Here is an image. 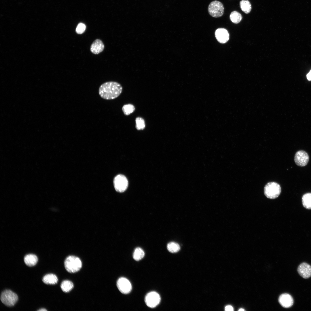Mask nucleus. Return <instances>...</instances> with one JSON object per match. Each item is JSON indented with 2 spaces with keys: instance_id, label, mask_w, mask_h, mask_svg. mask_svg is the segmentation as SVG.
I'll return each mask as SVG.
<instances>
[{
  "instance_id": "f257e3e1",
  "label": "nucleus",
  "mask_w": 311,
  "mask_h": 311,
  "mask_svg": "<svg viewBox=\"0 0 311 311\" xmlns=\"http://www.w3.org/2000/svg\"><path fill=\"white\" fill-rule=\"evenodd\" d=\"M122 88L118 83L115 81L105 82L100 85L98 90L99 94L102 98L111 100L117 97L121 93Z\"/></svg>"
},
{
  "instance_id": "f03ea898",
  "label": "nucleus",
  "mask_w": 311,
  "mask_h": 311,
  "mask_svg": "<svg viewBox=\"0 0 311 311\" xmlns=\"http://www.w3.org/2000/svg\"><path fill=\"white\" fill-rule=\"evenodd\" d=\"M64 264L67 271L70 273H74L78 271L82 266L81 260L78 257L73 256L68 257L65 260Z\"/></svg>"
},
{
  "instance_id": "7ed1b4c3",
  "label": "nucleus",
  "mask_w": 311,
  "mask_h": 311,
  "mask_svg": "<svg viewBox=\"0 0 311 311\" xmlns=\"http://www.w3.org/2000/svg\"><path fill=\"white\" fill-rule=\"evenodd\" d=\"M281 189L280 185L275 182L268 183L264 188L265 195L268 198L273 199L277 198L280 194Z\"/></svg>"
},
{
  "instance_id": "20e7f679",
  "label": "nucleus",
  "mask_w": 311,
  "mask_h": 311,
  "mask_svg": "<svg viewBox=\"0 0 311 311\" xmlns=\"http://www.w3.org/2000/svg\"><path fill=\"white\" fill-rule=\"evenodd\" d=\"M2 302L5 306L11 307L14 306L18 299L17 295L10 290H5L1 293L0 297Z\"/></svg>"
},
{
  "instance_id": "39448f33",
  "label": "nucleus",
  "mask_w": 311,
  "mask_h": 311,
  "mask_svg": "<svg viewBox=\"0 0 311 311\" xmlns=\"http://www.w3.org/2000/svg\"><path fill=\"white\" fill-rule=\"evenodd\" d=\"M209 14L212 17L218 18L222 16L223 14L224 7L223 4L218 1L211 2L208 7Z\"/></svg>"
},
{
  "instance_id": "423d86ee",
  "label": "nucleus",
  "mask_w": 311,
  "mask_h": 311,
  "mask_svg": "<svg viewBox=\"0 0 311 311\" xmlns=\"http://www.w3.org/2000/svg\"><path fill=\"white\" fill-rule=\"evenodd\" d=\"M113 184L116 191L121 193L124 192L127 189L128 182L125 176L122 175H119L114 178Z\"/></svg>"
},
{
  "instance_id": "0eeeda50",
  "label": "nucleus",
  "mask_w": 311,
  "mask_h": 311,
  "mask_svg": "<svg viewBox=\"0 0 311 311\" xmlns=\"http://www.w3.org/2000/svg\"><path fill=\"white\" fill-rule=\"evenodd\" d=\"M160 300V295L155 291L149 292L146 295L145 298V302L146 305L151 308L157 306L159 304Z\"/></svg>"
},
{
  "instance_id": "6e6552de",
  "label": "nucleus",
  "mask_w": 311,
  "mask_h": 311,
  "mask_svg": "<svg viewBox=\"0 0 311 311\" xmlns=\"http://www.w3.org/2000/svg\"><path fill=\"white\" fill-rule=\"evenodd\" d=\"M117 286L119 291L124 294H127L132 290L131 284L129 281L124 277H121L117 280Z\"/></svg>"
},
{
  "instance_id": "1a4fd4ad",
  "label": "nucleus",
  "mask_w": 311,
  "mask_h": 311,
  "mask_svg": "<svg viewBox=\"0 0 311 311\" xmlns=\"http://www.w3.org/2000/svg\"><path fill=\"white\" fill-rule=\"evenodd\" d=\"M309 157L308 153L303 150H300L296 153L294 157V161L298 166H304L308 163Z\"/></svg>"
},
{
  "instance_id": "9d476101",
  "label": "nucleus",
  "mask_w": 311,
  "mask_h": 311,
  "mask_svg": "<svg viewBox=\"0 0 311 311\" xmlns=\"http://www.w3.org/2000/svg\"><path fill=\"white\" fill-rule=\"evenodd\" d=\"M215 35L217 41L221 43H225L229 39L228 32L224 28H220L217 29L215 32Z\"/></svg>"
},
{
  "instance_id": "9b49d317",
  "label": "nucleus",
  "mask_w": 311,
  "mask_h": 311,
  "mask_svg": "<svg viewBox=\"0 0 311 311\" xmlns=\"http://www.w3.org/2000/svg\"><path fill=\"white\" fill-rule=\"evenodd\" d=\"M299 274L303 278H308L311 276V266L306 263L300 264L297 268Z\"/></svg>"
},
{
  "instance_id": "f8f14e48",
  "label": "nucleus",
  "mask_w": 311,
  "mask_h": 311,
  "mask_svg": "<svg viewBox=\"0 0 311 311\" xmlns=\"http://www.w3.org/2000/svg\"><path fill=\"white\" fill-rule=\"evenodd\" d=\"M278 301L282 306L285 308H289L293 305V300L292 297L288 293H284L280 295Z\"/></svg>"
},
{
  "instance_id": "ddd939ff",
  "label": "nucleus",
  "mask_w": 311,
  "mask_h": 311,
  "mask_svg": "<svg viewBox=\"0 0 311 311\" xmlns=\"http://www.w3.org/2000/svg\"><path fill=\"white\" fill-rule=\"evenodd\" d=\"M104 45L102 41L99 39L95 40L91 45L90 50L93 54H98L104 50Z\"/></svg>"
},
{
  "instance_id": "4468645a",
  "label": "nucleus",
  "mask_w": 311,
  "mask_h": 311,
  "mask_svg": "<svg viewBox=\"0 0 311 311\" xmlns=\"http://www.w3.org/2000/svg\"><path fill=\"white\" fill-rule=\"evenodd\" d=\"M38 261L37 257L35 255L29 254L26 255L24 257V261L25 264L30 267L35 265Z\"/></svg>"
},
{
  "instance_id": "2eb2a0df",
  "label": "nucleus",
  "mask_w": 311,
  "mask_h": 311,
  "mask_svg": "<svg viewBox=\"0 0 311 311\" xmlns=\"http://www.w3.org/2000/svg\"><path fill=\"white\" fill-rule=\"evenodd\" d=\"M42 281L46 284L54 285L57 283L58 279L55 275L50 274L44 276L42 278Z\"/></svg>"
},
{
  "instance_id": "dca6fc26",
  "label": "nucleus",
  "mask_w": 311,
  "mask_h": 311,
  "mask_svg": "<svg viewBox=\"0 0 311 311\" xmlns=\"http://www.w3.org/2000/svg\"><path fill=\"white\" fill-rule=\"evenodd\" d=\"M303 206L306 208L311 209V193L304 194L302 197Z\"/></svg>"
},
{
  "instance_id": "f3484780",
  "label": "nucleus",
  "mask_w": 311,
  "mask_h": 311,
  "mask_svg": "<svg viewBox=\"0 0 311 311\" xmlns=\"http://www.w3.org/2000/svg\"><path fill=\"white\" fill-rule=\"evenodd\" d=\"M240 5L242 10L246 14H248L251 9V5L248 0H242L240 2Z\"/></svg>"
},
{
  "instance_id": "a211bd4d",
  "label": "nucleus",
  "mask_w": 311,
  "mask_h": 311,
  "mask_svg": "<svg viewBox=\"0 0 311 311\" xmlns=\"http://www.w3.org/2000/svg\"><path fill=\"white\" fill-rule=\"evenodd\" d=\"M74 285L71 281L68 280L63 281L61 284V288L64 292L67 293L71 291L73 288Z\"/></svg>"
},
{
  "instance_id": "6ab92c4d",
  "label": "nucleus",
  "mask_w": 311,
  "mask_h": 311,
  "mask_svg": "<svg viewBox=\"0 0 311 311\" xmlns=\"http://www.w3.org/2000/svg\"><path fill=\"white\" fill-rule=\"evenodd\" d=\"M231 20L234 23L237 24L240 22L242 18L241 15L236 11L232 12L230 16Z\"/></svg>"
},
{
  "instance_id": "aec40b11",
  "label": "nucleus",
  "mask_w": 311,
  "mask_h": 311,
  "mask_svg": "<svg viewBox=\"0 0 311 311\" xmlns=\"http://www.w3.org/2000/svg\"><path fill=\"white\" fill-rule=\"evenodd\" d=\"M144 255L145 253L143 250L140 247H137L134 250L133 257L135 260L138 261L141 259Z\"/></svg>"
},
{
  "instance_id": "412c9836",
  "label": "nucleus",
  "mask_w": 311,
  "mask_h": 311,
  "mask_svg": "<svg viewBox=\"0 0 311 311\" xmlns=\"http://www.w3.org/2000/svg\"><path fill=\"white\" fill-rule=\"evenodd\" d=\"M167 247L168 250L171 253L177 252L180 249V246L179 244L174 242L169 243L167 244Z\"/></svg>"
},
{
  "instance_id": "4be33fe9",
  "label": "nucleus",
  "mask_w": 311,
  "mask_h": 311,
  "mask_svg": "<svg viewBox=\"0 0 311 311\" xmlns=\"http://www.w3.org/2000/svg\"><path fill=\"white\" fill-rule=\"evenodd\" d=\"M122 110L124 114L127 115L130 114L134 111L135 107L131 104H126L123 106Z\"/></svg>"
},
{
  "instance_id": "5701e85b",
  "label": "nucleus",
  "mask_w": 311,
  "mask_h": 311,
  "mask_svg": "<svg viewBox=\"0 0 311 311\" xmlns=\"http://www.w3.org/2000/svg\"><path fill=\"white\" fill-rule=\"evenodd\" d=\"M136 128L138 130H142L145 127V123L144 120L141 117H137L136 119Z\"/></svg>"
},
{
  "instance_id": "b1692460",
  "label": "nucleus",
  "mask_w": 311,
  "mask_h": 311,
  "mask_svg": "<svg viewBox=\"0 0 311 311\" xmlns=\"http://www.w3.org/2000/svg\"><path fill=\"white\" fill-rule=\"evenodd\" d=\"M86 29V26L84 24L81 23H79L77 26L76 32L78 34H82L85 31Z\"/></svg>"
},
{
  "instance_id": "393cba45",
  "label": "nucleus",
  "mask_w": 311,
  "mask_h": 311,
  "mask_svg": "<svg viewBox=\"0 0 311 311\" xmlns=\"http://www.w3.org/2000/svg\"><path fill=\"white\" fill-rule=\"evenodd\" d=\"M225 310L226 311H233L234 310V308L231 306L229 305L225 307Z\"/></svg>"
},
{
  "instance_id": "a878e982",
  "label": "nucleus",
  "mask_w": 311,
  "mask_h": 311,
  "mask_svg": "<svg viewBox=\"0 0 311 311\" xmlns=\"http://www.w3.org/2000/svg\"><path fill=\"white\" fill-rule=\"evenodd\" d=\"M307 77L309 80H311V70L310 72L307 74Z\"/></svg>"
},
{
  "instance_id": "bb28decb",
  "label": "nucleus",
  "mask_w": 311,
  "mask_h": 311,
  "mask_svg": "<svg viewBox=\"0 0 311 311\" xmlns=\"http://www.w3.org/2000/svg\"><path fill=\"white\" fill-rule=\"evenodd\" d=\"M39 311H46L47 310L45 308H41L38 310Z\"/></svg>"
},
{
  "instance_id": "cd10ccee",
  "label": "nucleus",
  "mask_w": 311,
  "mask_h": 311,
  "mask_svg": "<svg viewBox=\"0 0 311 311\" xmlns=\"http://www.w3.org/2000/svg\"><path fill=\"white\" fill-rule=\"evenodd\" d=\"M238 310L239 311H245V310L243 308H240Z\"/></svg>"
}]
</instances>
